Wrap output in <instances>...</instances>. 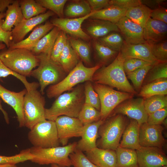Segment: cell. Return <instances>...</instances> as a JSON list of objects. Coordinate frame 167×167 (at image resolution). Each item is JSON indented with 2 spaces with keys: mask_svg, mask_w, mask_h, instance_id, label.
Listing matches in <instances>:
<instances>
[{
  "mask_svg": "<svg viewBox=\"0 0 167 167\" xmlns=\"http://www.w3.org/2000/svg\"><path fill=\"white\" fill-rule=\"evenodd\" d=\"M84 100V86L79 85L71 92L59 95L50 108L45 109V119L55 121L62 115L78 118Z\"/></svg>",
  "mask_w": 167,
  "mask_h": 167,
  "instance_id": "6da1fadb",
  "label": "cell"
},
{
  "mask_svg": "<svg viewBox=\"0 0 167 167\" xmlns=\"http://www.w3.org/2000/svg\"><path fill=\"white\" fill-rule=\"evenodd\" d=\"M124 60L119 52L112 62L107 66L101 67L95 72L92 81L95 83L108 85L123 92L137 94L126 77L123 66Z\"/></svg>",
  "mask_w": 167,
  "mask_h": 167,
  "instance_id": "7a4b0ae2",
  "label": "cell"
},
{
  "mask_svg": "<svg viewBox=\"0 0 167 167\" xmlns=\"http://www.w3.org/2000/svg\"><path fill=\"white\" fill-rule=\"evenodd\" d=\"M0 59L10 69L25 77L30 76L32 71L39 63L37 56L32 51L19 48L1 50Z\"/></svg>",
  "mask_w": 167,
  "mask_h": 167,
  "instance_id": "3957f363",
  "label": "cell"
},
{
  "mask_svg": "<svg viewBox=\"0 0 167 167\" xmlns=\"http://www.w3.org/2000/svg\"><path fill=\"white\" fill-rule=\"evenodd\" d=\"M101 66L99 64L93 67H87L84 66L82 61H79L76 66L62 80L49 87L46 92L47 97L49 98L57 97L63 92L71 90L79 83L92 81L94 73Z\"/></svg>",
  "mask_w": 167,
  "mask_h": 167,
  "instance_id": "277c9868",
  "label": "cell"
},
{
  "mask_svg": "<svg viewBox=\"0 0 167 167\" xmlns=\"http://www.w3.org/2000/svg\"><path fill=\"white\" fill-rule=\"evenodd\" d=\"M77 143L68 145L48 148L32 147L30 148L33 156L31 161L41 165L56 164L61 167H70L72 165L69 155L76 148Z\"/></svg>",
  "mask_w": 167,
  "mask_h": 167,
  "instance_id": "5b68a950",
  "label": "cell"
},
{
  "mask_svg": "<svg viewBox=\"0 0 167 167\" xmlns=\"http://www.w3.org/2000/svg\"><path fill=\"white\" fill-rule=\"evenodd\" d=\"M37 56L39 60V65L32 71L30 76L38 80L40 92L43 95L46 87L61 81L66 77V73L60 64L53 61L49 56L44 54Z\"/></svg>",
  "mask_w": 167,
  "mask_h": 167,
  "instance_id": "8992f818",
  "label": "cell"
},
{
  "mask_svg": "<svg viewBox=\"0 0 167 167\" xmlns=\"http://www.w3.org/2000/svg\"><path fill=\"white\" fill-rule=\"evenodd\" d=\"M123 115L115 114L100 126L98 133L101 137L99 142L100 148L116 150L119 147L126 125V119Z\"/></svg>",
  "mask_w": 167,
  "mask_h": 167,
  "instance_id": "52a82bcc",
  "label": "cell"
},
{
  "mask_svg": "<svg viewBox=\"0 0 167 167\" xmlns=\"http://www.w3.org/2000/svg\"><path fill=\"white\" fill-rule=\"evenodd\" d=\"M28 138L35 147H55L60 143L55 121L46 119L38 122L30 130Z\"/></svg>",
  "mask_w": 167,
  "mask_h": 167,
  "instance_id": "ba28073f",
  "label": "cell"
},
{
  "mask_svg": "<svg viewBox=\"0 0 167 167\" xmlns=\"http://www.w3.org/2000/svg\"><path fill=\"white\" fill-rule=\"evenodd\" d=\"M37 89L27 91L24 96L25 126L31 130L38 122L46 119L44 97Z\"/></svg>",
  "mask_w": 167,
  "mask_h": 167,
  "instance_id": "9c48e42d",
  "label": "cell"
},
{
  "mask_svg": "<svg viewBox=\"0 0 167 167\" xmlns=\"http://www.w3.org/2000/svg\"><path fill=\"white\" fill-rule=\"evenodd\" d=\"M93 88L100 101L101 119L105 120L114 109L124 101L133 98L134 95L117 91L105 85L95 83Z\"/></svg>",
  "mask_w": 167,
  "mask_h": 167,
  "instance_id": "30bf717a",
  "label": "cell"
},
{
  "mask_svg": "<svg viewBox=\"0 0 167 167\" xmlns=\"http://www.w3.org/2000/svg\"><path fill=\"white\" fill-rule=\"evenodd\" d=\"M55 122L60 143L63 146H66L70 138L81 136L84 125L78 118L61 116Z\"/></svg>",
  "mask_w": 167,
  "mask_h": 167,
  "instance_id": "8fae6325",
  "label": "cell"
},
{
  "mask_svg": "<svg viewBox=\"0 0 167 167\" xmlns=\"http://www.w3.org/2000/svg\"><path fill=\"white\" fill-rule=\"evenodd\" d=\"M144 99L132 98L119 104L114 109L115 115H125L136 120L139 125L147 122L148 115L145 110Z\"/></svg>",
  "mask_w": 167,
  "mask_h": 167,
  "instance_id": "7c38bea8",
  "label": "cell"
},
{
  "mask_svg": "<svg viewBox=\"0 0 167 167\" xmlns=\"http://www.w3.org/2000/svg\"><path fill=\"white\" fill-rule=\"evenodd\" d=\"M161 125H151L147 122L139 126V143L141 147L161 148L165 143Z\"/></svg>",
  "mask_w": 167,
  "mask_h": 167,
  "instance_id": "4fadbf2b",
  "label": "cell"
},
{
  "mask_svg": "<svg viewBox=\"0 0 167 167\" xmlns=\"http://www.w3.org/2000/svg\"><path fill=\"white\" fill-rule=\"evenodd\" d=\"M136 152L138 167H160L167 165L166 156L161 148L141 147Z\"/></svg>",
  "mask_w": 167,
  "mask_h": 167,
  "instance_id": "5bb4252c",
  "label": "cell"
},
{
  "mask_svg": "<svg viewBox=\"0 0 167 167\" xmlns=\"http://www.w3.org/2000/svg\"><path fill=\"white\" fill-rule=\"evenodd\" d=\"M93 13L92 11L87 15L75 18H56L53 19L51 22L54 27L74 38L88 40L90 37L83 30L81 25L84 20L89 18Z\"/></svg>",
  "mask_w": 167,
  "mask_h": 167,
  "instance_id": "9a60e30c",
  "label": "cell"
},
{
  "mask_svg": "<svg viewBox=\"0 0 167 167\" xmlns=\"http://www.w3.org/2000/svg\"><path fill=\"white\" fill-rule=\"evenodd\" d=\"M27 91L25 88L19 92L11 91L0 84V98L14 110L20 127L25 126L23 106L24 96Z\"/></svg>",
  "mask_w": 167,
  "mask_h": 167,
  "instance_id": "2e32d148",
  "label": "cell"
},
{
  "mask_svg": "<svg viewBox=\"0 0 167 167\" xmlns=\"http://www.w3.org/2000/svg\"><path fill=\"white\" fill-rule=\"evenodd\" d=\"M116 24L126 42L131 44L147 42L143 37V28L125 16Z\"/></svg>",
  "mask_w": 167,
  "mask_h": 167,
  "instance_id": "e0dca14e",
  "label": "cell"
},
{
  "mask_svg": "<svg viewBox=\"0 0 167 167\" xmlns=\"http://www.w3.org/2000/svg\"><path fill=\"white\" fill-rule=\"evenodd\" d=\"M54 13L49 10L45 13L31 18H24L11 30V43L19 42L24 39L25 36L36 26L46 21Z\"/></svg>",
  "mask_w": 167,
  "mask_h": 167,
  "instance_id": "ac0fdd59",
  "label": "cell"
},
{
  "mask_svg": "<svg viewBox=\"0 0 167 167\" xmlns=\"http://www.w3.org/2000/svg\"><path fill=\"white\" fill-rule=\"evenodd\" d=\"M120 52L124 59L134 58L155 64L160 62L152 55L150 46L147 42L131 44L126 43L124 41Z\"/></svg>",
  "mask_w": 167,
  "mask_h": 167,
  "instance_id": "d6986e66",
  "label": "cell"
},
{
  "mask_svg": "<svg viewBox=\"0 0 167 167\" xmlns=\"http://www.w3.org/2000/svg\"><path fill=\"white\" fill-rule=\"evenodd\" d=\"M104 120L101 119L96 122L84 125L81 138L77 143V149L83 152H87L96 147L98 130Z\"/></svg>",
  "mask_w": 167,
  "mask_h": 167,
  "instance_id": "ffe728a7",
  "label": "cell"
},
{
  "mask_svg": "<svg viewBox=\"0 0 167 167\" xmlns=\"http://www.w3.org/2000/svg\"><path fill=\"white\" fill-rule=\"evenodd\" d=\"M114 151L96 147L86 153L88 159L98 167H116V154Z\"/></svg>",
  "mask_w": 167,
  "mask_h": 167,
  "instance_id": "44dd1931",
  "label": "cell"
},
{
  "mask_svg": "<svg viewBox=\"0 0 167 167\" xmlns=\"http://www.w3.org/2000/svg\"><path fill=\"white\" fill-rule=\"evenodd\" d=\"M167 24L150 18L143 28L144 40L148 43L157 42L167 39Z\"/></svg>",
  "mask_w": 167,
  "mask_h": 167,
  "instance_id": "7402d4cb",
  "label": "cell"
},
{
  "mask_svg": "<svg viewBox=\"0 0 167 167\" xmlns=\"http://www.w3.org/2000/svg\"><path fill=\"white\" fill-rule=\"evenodd\" d=\"M54 27L51 22L37 26L26 38L15 43H11L9 49L22 48L31 51L39 41Z\"/></svg>",
  "mask_w": 167,
  "mask_h": 167,
  "instance_id": "603a6c76",
  "label": "cell"
},
{
  "mask_svg": "<svg viewBox=\"0 0 167 167\" xmlns=\"http://www.w3.org/2000/svg\"><path fill=\"white\" fill-rule=\"evenodd\" d=\"M139 126L136 120L131 119L124 131L119 146L136 150L139 149L141 147L139 143Z\"/></svg>",
  "mask_w": 167,
  "mask_h": 167,
  "instance_id": "cb8c5ba5",
  "label": "cell"
},
{
  "mask_svg": "<svg viewBox=\"0 0 167 167\" xmlns=\"http://www.w3.org/2000/svg\"><path fill=\"white\" fill-rule=\"evenodd\" d=\"M88 33L95 39L103 37L110 32H120L116 24L102 20L93 19L86 27Z\"/></svg>",
  "mask_w": 167,
  "mask_h": 167,
  "instance_id": "d4e9b609",
  "label": "cell"
},
{
  "mask_svg": "<svg viewBox=\"0 0 167 167\" xmlns=\"http://www.w3.org/2000/svg\"><path fill=\"white\" fill-rule=\"evenodd\" d=\"M2 28L6 32H11L14 26H16L24 17L20 8L19 0H14L7 7Z\"/></svg>",
  "mask_w": 167,
  "mask_h": 167,
  "instance_id": "484cf974",
  "label": "cell"
},
{
  "mask_svg": "<svg viewBox=\"0 0 167 167\" xmlns=\"http://www.w3.org/2000/svg\"><path fill=\"white\" fill-rule=\"evenodd\" d=\"M126 10L110 5L101 10L93 11L89 18L107 21L116 24L125 16Z\"/></svg>",
  "mask_w": 167,
  "mask_h": 167,
  "instance_id": "4316f807",
  "label": "cell"
},
{
  "mask_svg": "<svg viewBox=\"0 0 167 167\" xmlns=\"http://www.w3.org/2000/svg\"><path fill=\"white\" fill-rule=\"evenodd\" d=\"M60 31L58 28L54 27L39 41L31 51L36 56L44 54L50 56L54 44Z\"/></svg>",
  "mask_w": 167,
  "mask_h": 167,
  "instance_id": "83f0119b",
  "label": "cell"
},
{
  "mask_svg": "<svg viewBox=\"0 0 167 167\" xmlns=\"http://www.w3.org/2000/svg\"><path fill=\"white\" fill-rule=\"evenodd\" d=\"M167 78L159 79L142 86L138 96L145 99L157 95H167Z\"/></svg>",
  "mask_w": 167,
  "mask_h": 167,
  "instance_id": "f1b7e54d",
  "label": "cell"
},
{
  "mask_svg": "<svg viewBox=\"0 0 167 167\" xmlns=\"http://www.w3.org/2000/svg\"><path fill=\"white\" fill-rule=\"evenodd\" d=\"M79 57L68 41L60 55L59 64L66 73L72 70L79 62Z\"/></svg>",
  "mask_w": 167,
  "mask_h": 167,
  "instance_id": "f546056e",
  "label": "cell"
},
{
  "mask_svg": "<svg viewBox=\"0 0 167 167\" xmlns=\"http://www.w3.org/2000/svg\"><path fill=\"white\" fill-rule=\"evenodd\" d=\"M152 10L141 4L126 11L125 16L143 28L150 18Z\"/></svg>",
  "mask_w": 167,
  "mask_h": 167,
  "instance_id": "4dcf8cb0",
  "label": "cell"
},
{
  "mask_svg": "<svg viewBox=\"0 0 167 167\" xmlns=\"http://www.w3.org/2000/svg\"><path fill=\"white\" fill-rule=\"evenodd\" d=\"M116 151V167H138L137 155L135 150L119 146Z\"/></svg>",
  "mask_w": 167,
  "mask_h": 167,
  "instance_id": "1f68e13d",
  "label": "cell"
},
{
  "mask_svg": "<svg viewBox=\"0 0 167 167\" xmlns=\"http://www.w3.org/2000/svg\"><path fill=\"white\" fill-rule=\"evenodd\" d=\"M92 12L87 1L81 0L70 3L66 8L64 13L68 17L79 18L87 15Z\"/></svg>",
  "mask_w": 167,
  "mask_h": 167,
  "instance_id": "d6a6232c",
  "label": "cell"
},
{
  "mask_svg": "<svg viewBox=\"0 0 167 167\" xmlns=\"http://www.w3.org/2000/svg\"><path fill=\"white\" fill-rule=\"evenodd\" d=\"M69 43L79 57L88 65L91 64V50L88 44L83 40L75 38H70Z\"/></svg>",
  "mask_w": 167,
  "mask_h": 167,
  "instance_id": "836d02e7",
  "label": "cell"
},
{
  "mask_svg": "<svg viewBox=\"0 0 167 167\" xmlns=\"http://www.w3.org/2000/svg\"><path fill=\"white\" fill-rule=\"evenodd\" d=\"M20 6L24 18L29 19L45 13L46 9L34 0H19Z\"/></svg>",
  "mask_w": 167,
  "mask_h": 167,
  "instance_id": "e575fe53",
  "label": "cell"
},
{
  "mask_svg": "<svg viewBox=\"0 0 167 167\" xmlns=\"http://www.w3.org/2000/svg\"><path fill=\"white\" fill-rule=\"evenodd\" d=\"M93 45L96 54L100 61V64L102 66L111 61L112 62L119 53L103 45L97 39L94 40Z\"/></svg>",
  "mask_w": 167,
  "mask_h": 167,
  "instance_id": "d590c367",
  "label": "cell"
},
{
  "mask_svg": "<svg viewBox=\"0 0 167 167\" xmlns=\"http://www.w3.org/2000/svg\"><path fill=\"white\" fill-rule=\"evenodd\" d=\"M78 118L83 125H85L101 119V113L94 107L84 103L79 113Z\"/></svg>",
  "mask_w": 167,
  "mask_h": 167,
  "instance_id": "8d00e7d4",
  "label": "cell"
},
{
  "mask_svg": "<svg viewBox=\"0 0 167 167\" xmlns=\"http://www.w3.org/2000/svg\"><path fill=\"white\" fill-rule=\"evenodd\" d=\"M163 78H167V62L154 64L147 74L142 86Z\"/></svg>",
  "mask_w": 167,
  "mask_h": 167,
  "instance_id": "74e56055",
  "label": "cell"
},
{
  "mask_svg": "<svg viewBox=\"0 0 167 167\" xmlns=\"http://www.w3.org/2000/svg\"><path fill=\"white\" fill-rule=\"evenodd\" d=\"M97 40L105 45L118 52L120 51L124 42L121 33L117 32H110Z\"/></svg>",
  "mask_w": 167,
  "mask_h": 167,
  "instance_id": "f35d334b",
  "label": "cell"
},
{
  "mask_svg": "<svg viewBox=\"0 0 167 167\" xmlns=\"http://www.w3.org/2000/svg\"><path fill=\"white\" fill-rule=\"evenodd\" d=\"M145 110L148 115L153 112L167 107V95H157L144 99Z\"/></svg>",
  "mask_w": 167,
  "mask_h": 167,
  "instance_id": "ab89813d",
  "label": "cell"
},
{
  "mask_svg": "<svg viewBox=\"0 0 167 167\" xmlns=\"http://www.w3.org/2000/svg\"><path fill=\"white\" fill-rule=\"evenodd\" d=\"M12 75L20 80L24 84L27 91L37 89L40 86L39 83L36 82H29L26 77L12 71L6 66L0 59V79Z\"/></svg>",
  "mask_w": 167,
  "mask_h": 167,
  "instance_id": "60d3db41",
  "label": "cell"
},
{
  "mask_svg": "<svg viewBox=\"0 0 167 167\" xmlns=\"http://www.w3.org/2000/svg\"><path fill=\"white\" fill-rule=\"evenodd\" d=\"M154 65L140 68L127 75V78L131 80L133 88L137 93L140 91L147 74Z\"/></svg>",
  "mask_w": 167,
  "mask_h": 167,
  "instance_id": "b9f144b4",
  "label": "cell"
},
{
  "mask_svg": "<svg viewBox=\"0 0 167 167\" xmlns=\"http://www.w3.org/2000/svg\"><path fill=\"white\" fill-rule=\"evenodd\" d=\"M33 157L30 148L21 151L15 155L7 156L0 155V165L10 164L16 165L24 161L32 160Z\"/></svg>",
  "mask_w": 167,
  "mask_h": 167,
  "instance_id": "7bdbcfd3",
  "label": "cell"
},
{
  "mask_svg": "<svg viewBox=\"0 0 167 167\" xmlns=\"http://www.w3.org/2000/svg\"><path fill=\"white\" fill-rule=\"evenodd\" d=\"M68 40L66 33L61 31L55 41L50 53V58L53 61L59 63L60 55Z\"/></svg>",
  "mask_w": 167,
  "mask_h": 167,
  "instance_id": "ee69618b",
  "label": "cell"
},
{
  "mask_svg": "<svg viewBox=\"0 0 167 167\" xmlns=\"http://www.w3.org/2000/svg\"><path fill=\"white\" fill-rule=\"evenodd\" d=\"M36 1L45 9L56 14L60 18H63L64 8L66 0H36Z\"/></svg>",
  "mask_w": 167,
  "mask_h": 167,
  "instance_id": "f6af8a7d",
  "label": "cell"
},
{
  "mask_svg": "<svg viewBox=\"0 0 167 167\" xmlns=\"http://www.w3.org/2000/svg\"><path fill=\"white\" fill-rule=\"evenodd\" d=\"M148 43L152 55L158 62H167V39L158 42Z\"/></svg>",
  "mask_w": 167,
  "mask_h": 167,
  "instance_id": "bcb514c9",
  "label": "cell"
},
{
  "mask_svg": "<svg viewBox=\"0 0 167 167\" xmlns=\"http://www.w3.org/2000/svg\"><path fill=\"white\" fill-rule=\"evenodd\" d=\"M84 87V103L90 105L100 111L101 104L100 99L98 94L94 90L91 81H87Z\"/></svg>",
  "mask_w": 167,
  "mask_h": 167,
  "instance_id": "7dc6e473",
  "label": "cell"
},
{
  "mask_svg": "<svg viewBox=\"0 0 167 167\" xmlns=\"http://www.w3.org/2000/svg\"><path fill=\"white\" fill-rule=\"evenodd\" d=\"M69 157L74 167H98L92 163L82 151L77 148Z\"/></svg>",
  "mask_w": 167,
  "mask_h": 167,
  "instance_id": "c3c4849f",
  "label": "cell"
},
{
  "mask_svg": "<svg viewBox=\"0 0 167 167\" xmlns=\"http://www.w3.org/2000/svg\"><path fill=\"white\" fill-rule=\"evenodd\" d=\"M155 64L140 59L131 58L124 59L123 66L125 72L127 75L140 68Z\"/></svg>",
  "mask_w": 167,
  "mask_h": 167,
  "instance_id": "681fc988",
  "label": "cell"
},
{
  "mask_svg": "<svg viewBox=\"0 0 167 167\" xmlns=\"http://www.w3.org/2000/svg\"><path fill=\"white\" fill-rule=\"evenodd\" d=\"M167 116V107L155 111L148 115L147 122L151 125H161Z\"/></svg>",
  "mask_w": 167,
  "mask_h": 167,
  "instance_id": "f907efd6",
  "label": "cell"
},
{
  "mask_svg": "<svg viewBox=\"0 0 167 167\" xmlns=\"http://www.w3.org/2000/svg\"><path fill=\"white\" fill-rule=\"evenodd\" d=\"M4 12L0 13V41L4 43L9 48L12 42V37L11 32H6L2 28V25L5 17Z\"/></svg>",
  "mask_w": 167,
  "mask_h": 167,
  "instance_id": "816d5d0a",
  "label": "cell"
},
{
  "mask_svg": "<svg viewBox=\"0 0 167 167\" xmlns=\"http://www.w3.org/2000/svg\"><path fill=\"white\" fill-rule=\"evenodd\" d=\"M109 3L126 10L142 4L141 0H111Z\"/></svg>",
  "mask_w": 167,
  "mask_h": 167,
  "instance_id": "f5cc1de1",
  "label": "cell"
},
{
  "mask_svg": "<svg viewBox=\"0 0 167 167\" xmlns=\"http://www.w3.org/2000/svg\"><path fill=\"white\" fill-rule=\"evenodd\" d=\"M150 18L163 22L167 24V10L164 6H160L152 10Z\"/></svg>",
  "mask_w": 167,
  "mask_h": 167,
  "instance_id": "db71d44e",
  "label": "cell"
},
{
  "mask_svg": "<svg viewBox=\"0 0 167 167\" xmlns=\"http://www.w3.org/2000/svg\"><path fill=\"white\" fill-rule=\"evenodd\" d=\"M89 5L92 11H97L110 5L109 0H87Z\"/></svg>",
  "mask_w": 167,
  "mask_h": 167,
  "instance_id": "11a10c76",
  "label": "cell"
},
{
  "mask_svg": "<svg viewBox=\"0 0 167 167\" xmlns=\"http://www.w3.org/2000/svg\"><path fill=\"white\" fill-rule=\"evenodd\" d=\"M166 1L165 0H141L142 4L145 5L152 10L160 6H163L166 4Z\"/></svg>",
  "mask_w": 167,
  "mask_h": 167,
  "instance_id": "9f6ffc18",
  "label": "cell"
},
{
  "mask_svg": "<svg viewBox=\"0 0 167 167\" xmlns=\"http://www.w3.org/2000/svg\"><path fill=\"white\" fill-rule=\"evenodd\" d=\"M13 0H0V13L4 12L8 6L13 2Z\"/></svg>",
  "mask_w": 167,
  "mask_h": 167,
  "instance_id": "6f0895ef",
  "label": "cell"
},
{
  "mask_svg": "<svg viewBox=\"0 0 167 167\" xmlns=\"http://www.w3.org/2000/svg\"><path fill=\"white\" fill-rule=\"evenodd\" d=\"M1 102V99L0 98V110L2 111L3 115L4 118L7 124H9V119L8 113L3 108Z\"/></svg>",
  "mask_w": 167,
  "mask_h": 167,
  "instance_id": "680465c9",
  "label": "cell"
},
{
  "mask_svg": "<svg viewBox=\"0 0 167 167\" xmlns=\"http://www.w3.org/2000/svg\"><path fill=\"white\" fill-rule=\"evenodd\" d=\"M0 167H18L16 165L5 164L0 165Z\"/></svg>",
  "mask_w": 167,
  "mask_h": 167,
  "instance_id": "91938a15",
  "label": "cell"
},
{
  "mask_svg": "<svg viewBox=\"0 0 167 167\" xmlns=\"http://www.w3.org/2000/svg\"><path fill=\"white\" fill-rule=\"evenodd\" d=\"M6 46L4 43L0 41V51L5 49Z\"/></svg>",
  "mask_w": 167,
  "mask_h": 167,
  "instance_id": "94428289",
  "label": "cell"
},
{
  "mask_svg": "<svg viewBox=\"0 0 167 167\" xmlns=\"http://www.w3.org/2000/svg\"><path fill=\"white\" fill-rule=\"evenodd\" d=\"M51 167H61L56 164H51Z\"/></svg>",
  "mask_w": 167,
  "mask_h": 167,
  "instance_id": "6125c7cd",
  "label": "cell"
},
{
  "mask_svg": "<svg viewBox=\"0 0 167 167\" xmlns=\"http://www.w3.org/2000/svg\"><path fill=\"white\" fill-rule=\"evenodd\" d=\"M160 167H167V165H165V166H161Z\"/></svg>",
  "mask_w": 167,
  "mask_h": 167,
  "instance_id": "be15d7a7",
  "label": "cell"
}]
</instances>
